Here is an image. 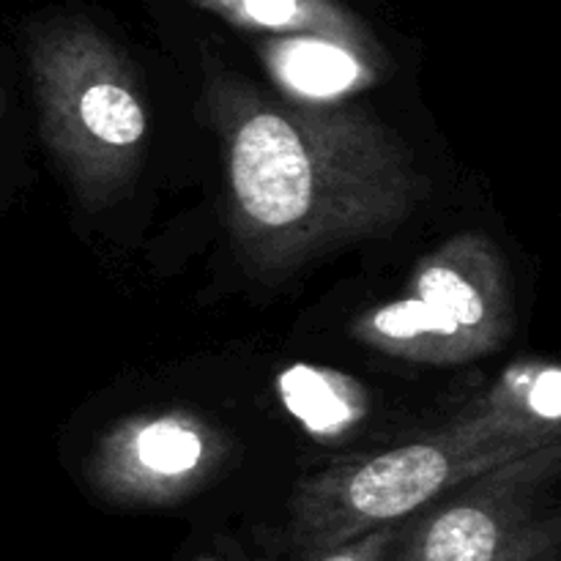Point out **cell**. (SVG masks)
<instances>
[{"mask_svg":"<svg viewBox=\"0 0 561 561\" xmlns=\"http://www.w3.org/2000/svg\"><path fill=\"white\" fill-rule=\"evenodd\" d=\"M526 409L537 422L557 425L561 414V373L559 367H542L524 381Z\"/></svg>","mask_w":561,"mask_h":561,"instance_id":"30bf717a","label":"cell"},{"mask_svg":"<svg viewBox=\"0 0 561 561\" xmlns=\"http://www.w3.org/2000/svg\"><path fill=\"white\" fill-rule=\"evenodd\" d=\"M548 455L537 449L477 477L474 491L411 529L398 561H559L557 520L524 491Z\"/></svg>","mask_w":561,"mask_h":561,"instance_id":"277c9868","label":"cell"},{"mask_svg":"<svg viewBox=\"0 0 561 561\" xmlns=\"http://www.w3.org/2000/svg\"><path fill=\"white\" fill-rule=\"evenodd\" d=\"M507 394L496 400V409L460 422L455 431L389 449L327 477L301 507V548L321 553L378 526L398 524L458 482L477 480L510 460L537 453L546 442L553 444L542 438L548 433L537 427L540 422H526L529 411L518 405L515 387Z\"/></svg>","mask_w":561,"mask_h":561,"instance_id":"6da1fadb","label":"cell"},{"mask_svg":"<svg viewBox=\"0 0 561 561\" xmlns=\"http://www.w3.org/2000/svg\"><path fill=\"white\" fill-rule=\"evenodd\" d=\"M203 3L225 11L233 20H247L266 27L290 25L299 16V0H203Z\"/></svg>","mask_w":561,"mask_h":561,"instance_id":"9c48e42d","label":"cell"},{"mask_svg":"<svg viewBox=\"0 0 561 561\" xmlns=\"http://www.w3.org/2000/svg\"><path fill=\"white\" fill-rule=\"evenodd\" d=\"M75 121L96 146L124 151L146 135V113L129 88L118 82H93L80 93Z\"/></svg>","mask_w":561,"mask_h":561,"instance_id":"8992f818","label":"cell"},{"mask_svg":"<svg viewBox=\"0 0 561 561\" xmlns=\"http://www.w3.org/2000/svg\"><path fill=\"white\" fill-rule=\"evenodd\" d=\"M137 463L148 474L159 480H179V477L192 474L203 460V438L190 422L168 420L148 422L135 438Z\"/></svg>","mask_w":561,"mask_h":561,"instance_id":"ba28073f","label":"cell"},{"mask_svg":"<svg viewBox=\"0 0 561 561\" xmlns=\"http://www.w3.org/2000/svg\"><path fill=\"white\" fill-rule=\"evenodd\" d=\"M277 71L294 91L318 99L348 91L362 75L345 49L327 42L285 44L277 55Z\"/></svg>","mask_w":561,"mask_h":561,"instance_id":"52a82bcc","label":"cell"},{"mask_svg":"<svg viewBox=\"0 0 561 561\" xmlns=\"http://www.w3.org/2000/svg\"><path fill=\"white\" fill-rule=\"evenodd\" d=\"M285 409L318 438L343 436L365 420L367 394L351 376L329 367L294 365L279 376Z\"/></svg>","mask_w":561,"mask_h":561,"instance_id":"5b68a950","label":"cell"},{"mask_svg":"<svg viewBox=\"0 0 561 561\" xmlns=\"http://www.w3.org/2000/svg\"><path fill=\"white\" fill-rule=\"evenodd\" d=\"M343 129L257 110L230 137V186L241 230L279 250L316 244L334 230L381 217L387 203L345 190L359 168H343Z\"/></svg>","mask_w":561,"mask_h":561,"instance_id":"7a4b0ae2","label":"cell"},{"mask_svg":"<svg viewBox=\"0 0 561 561\" xmlns=\"http://www.w3.org/2000/svg\"><path fill=\"white\" fill-rule=\"evenodd\" d=\"M510 305L502 263L477 239H460L427 257L403 299L356 323L367 345L420 362H460L507 334Z\"/></svg>","mask_w":561,"mask_h":561,"instance_id":"3957f363","label":"cell"},{"mask_svg":"<svg viewBox=\"0 0 561 561\" xmlns=\"http://www.w3.org/2000/svg\"><path fill=\"white\" fill-rule=\"evenodd\" d=\"M394 542H398V529L394 526H378V529L359 535L356 540L316 553L312 561H383Z\"/></svg>","mask_w":561,"mask_h":561,"instance_id":"8fae6325","label":"cell"}]
</instances>
